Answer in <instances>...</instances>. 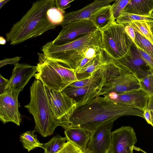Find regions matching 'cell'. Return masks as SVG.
Masks as SVG:
<instances>
[{
	"label": "cell",
	"mask_w": 153,
	"mask_h": 153,
	"mask_svg": "<svg viewBox=\"0 0 153 153\" xmlns=\"http://www.w3.org/2000/svg\"><path fill=\"white\" fill-rule=\"evenodd\" d=\"M126 116L143 118V111L99 96L76 108L68 120L62 127L65 129L81 128L91 132L107 122Z\"/></svg>",
	"instance_id": "6da1fadb"
},
{
	"label": "cell",
	"mask_w": 153,
	"mask_h": 153,
	"mask_svg": "<svg viewBox=\"0 0 153 153\" xmlns=\"http://www.w3.org/2000/svg\"><path fill=\"white\" fill-rule=\"evenodd\" d=\"M55 5V0L33 2L31 7L6 33L7 41L14 45L55 28L57 26L51 22L47 14L48 10Z\"/></svg>",
	"instance_id": "7a4b0ae2"
},
{
	"label": "cell",
	"mask_w": 153,
	"mask_h": 153,
	"mask_svg": "<svg viewBox=\"0 0 153 153\" xmlns=\"http://www.w3.org/2000/svg\"><path fill=\"white\" fill-rule=\"evenodd\" d=\"M101 32L98 29L70 42L60 45L52 41L46 43L41 51L47 58L61 63L75 69L84 57L87 49L94 47L101 49Z\"/></svg>",
	"instance_id": "3957f363"
},
{
	"label": "cell",
	"mask_w": 153,
	"mask_h": 153,
	"mask_svg": "<svg viewBox=\"0 0 153 153\" xmlns=\"http://www.w3.org/2000/svg\"><path fill=\"white\" fill-rule=\"evenodd\" d=\"M30 91V102L25 107L33 117L35 130L42 137H48L58 126L52 108L49 88L36 79Z\"/></svg>",
	"instance_id": "277c9868"
},
{
	"label": "cell",
	"mask_w": 153,
	"mask_h": 153,
	"mask_svg": "<svg viewBox=\"0 0 153 153\" xmlns=\"http://www.w3.org/2000/svg\"><path fill=\"white\" fill-rule=\"evenodd\" d=\"M37 71L34 75L48 88L62 91L71 84L78 81L74 69L38 53Z\"/></svg>",
	"instance_id": "5b68a950"
},
{
	"label": "cell",
	"mask_w": 153,
	"mask_h": 153,
	"mask_svg": "<svg viewBox=\"0 0 153 153\" xmlns=\"http://www.w3.org/2000/svg\"><path fill=\"white\" fill-rule=\"evenodd\" d=\"M101 32V49L114 60L127 53L133 43L126 32L123 25L115 22Z\"/></svg>",
	"instance_id": "8992f818"
},
{
	"label": "cell",
	"mask_w": 153,
	"mask_h": 153,
	"mask_svg": "<svg viewBox=\"0 0 153 153\" xmlns=\"http://www.w3.org/2000/svg\"><path fill=\"white\" fill-rule=\"evenodd\" d=\"M97 28L89 20H78L70 22L62 27L57 37L53 41L56 45L66 44L92 32Z\"/></svg>",
	"instance_id": "52a82bcc"
},
{
	"label": "cell",
	"mask_w": 153,
	"mask_h": 153,
	"mask_svg": "<svg viewBox=\"0 0 153 153\" xmlns=\"http://www.w3.org/2000/svg\"><path fill=\"white\" fill-rule=\"evenodd\" d=\"M114 60L117 65L133 74L139 79L153 71L141 56L134 43L127 53L119 59Z\"/></svg>",
	"instance_id": "ba28073f"
},
{
	"label": "cell",
	"mask_w": 153,
	"mask_h": 153,
	"mask_svg": "<svg viewBox=\"0 0 153 153\" xmlns=\"http://www.w3.org/2000/svg\"><path fill=\"white\" fill-rule=\"evenodd\" d=\"M19 93L7 88L0 94V120L4 124L11 122L20 125L22 119L18 100Z\"/></svg>",
	"instance_id": "9c48e42d"
},
{
	"label": "cell",
	"mask_w": 153,
	"mask_h": 153,
	"mask_svg": "<svg viewBox=\"0 0 153 153\" xmlns=\"http://www.w3.org/2000/svg\"><path fill=\"white\" fill-rule=\"evenodd\" d=\"M49 89L53 112L58 120V126L62 127L72 115L76 108V103L62 91Z\"/></svg>",
	"instance_id": "30bf717a"
},
{
	"label": "cell",
	"mask_w": 153,
	"mask_h": 153,
	"mask_svg": "<svg viewBox=\"0 0 153 153\" xmlns=\"http://www.w3.org/2000/svg\"><path fill=\"white\" fill-rule=\"evenodd\" d=\"M110 136L109 153H133L137 139L132 127L122 126L111 132Z\"/></svg>",
	"instance_id": "8fae6325"
},
{
	"label": "cell",
	"mask_w": 153,
	"mask_h": 153,
	"mask_svg": "<svg viewBox=\"0 0 153 153\" xmlns=\"http://www.w3.org/2000/svg\"><path fill=\"white\" fill-rule=\"evenodd\" d=\"M120 67L121 68L120 75L106 82L102 88L100 95L103 96L110 93L122 94L141 88L138 79L126 69Z\"/></svg>",
	"instance_id": "7c38bea8"
},
{
	"label": "cell",
	"mask_w": 153,
	"mask_h": 153,
	"mask_svg": "<svg viewBox=\"0 0 153 153\" xmlns=\"http://www.w3.org/2000/svg\"><path fill=\"white\" fill-rule=\"evenodd\" d=\"M115 121L107 122L91 133L86 148L88 153H106L109 147L111 130Z\"/></svg>",
	"instance_id": "4fadbf2b"
},
{
	"label": "cell",
	"mask_w": 153,
	"mask_h": 153,
	"mask_svg": "<svg viewBox=\"0 0 153 153\" xmlns=\"http://www.w3.org/2000/svg\"><path fill=\"white\" fill-rule=\"evenodd\" d=\"M107 100L143 111L147 108L149 95L141 88L117 94L110 93L103 96Z\"/></svg>",
	"instance_id": "5bb4252c"
},
{
	"label": "cell",
	"mask_w": 153,
	"mask_h": 153,
	"mask_svg": "<svg viewBox=\"0 0 153 153\" xmlns=\"http://www.w3.org/2000/svg\"><path fill=\"white\" fill-rule=\"evenodd\" d=\"M37 71V65L19 63L15 65L5 89L10 88L20 92Z\"/></svg>",
	"instance_id": "9a60e30c"
},
{
	"label": "cell",
	"mask_w": 153,
	"mask_h": 153,
	"mask_svg": "<svg viewBox=\"0 0 153 153\" xmlns=\"http://www.w3.org/2000/svg\"><path fill=\"white\" fill-rule=\"evenodd\" d=\"M106 83L80 87L68 85L62 91L75 101L77 108L100 96L102 88Z\"/></svg>",
	"instance_id": "2e32d148"
},
{
	"label": "cell",
	"mask_w": 153,
	"mask_h": 153,
	"mask_svg": "<svg viewBox=\"0 0 153 153\" xmlns=\"http://www.w3.org/2000/svg\"><path fill=\"white\" fill-rule=\"evenodd\" d=\"M114 0H95L90 4L79 10L66 13L63 22L62 27L68 23L78 20H89L97 11L101 7L110 5Z\"/></svg>",
	"instance_id": "e0dca14e"
},
{
	"label": "cell",
	"mask_w": 153,
	"mask_h": 153,
	"mask_svg": "<svg viewBox=\"0 0 153 153\" xmlns=\"http://www.w3.org/2000/svg\"><path fill=\"white\" fill-rule=\"evenodd\" d=\"M90 20L101 31L116 22L113 17L111 5L104 6L99 9L93 14Z\"/></svg>",
	"instance_id": "ac0fdd59"
},
{
	"label": "cell",
	"mask_w": 153,
	"mask_h": 153,
	"mask_svg": "<svg viewBox=\"0 0 153 153\" xmlns=\"http://www.w3.org/2000/svg\"><path fill=\"white\" fill-rule=\"evenodd\" d=\"M91 133L87 130L79 127L67 128L64 131L67 141H71L82 149L86 148Z\"/></svg>",
	"instance_id": "d6986e66"
},
{
	"label": "cell",
	"mask_w": 153,
	"mask_h": 153,
	"mask_svg": "<svg viewBox=\"0 0 153 153\" xmlns=\"http://www.w3.org/2000/svg\"><path fill=\"white\" fill-rule=\"evenodd\" d=\"M123 11L140 15L153 13V0H130Z\"/></svg>",
	"instance_id": "ffe728a7"
},
{
	"label": "cell",
	"mask_w": 153,
	"mask_h": 153,
	"mask_svg": "<svg viewBox=\"0 0 153 153\" xmlns=\"http://www.w3.org/2000/svg\"><path fill=\"white\" fill-rule=\"evenodd\" d=\"M109 57L104 51L100 50L94 58L93 62L90 65L76 73L78 81L91 76L95 71L102 67Z\"/></svg>",
	"instance_id": "44dd1931"
},
{
	"label": "cell",
	"mask_w": 153,
	"mask_h": 153,
	"mask_svg": "<svg viewBox=\"0 0 153 153\" xmlns=\"http://www.w3.org/2000/svg\"><path fill=\"white\" fill-rule=\"evenodd\" d=\"M35 129L27 131L22 134L20 136V140L24 148L28 152L37 147L42 148L44 144L41 143L38 140L37 135L34 134Z\"/></svg>",
	"instance_id": "7402d4cb"
},
{
	"label": "cell",
	"mask_w": 153,
	"mask_h": 153,
	"mask_svg": "<svg viewBox=\"0 0 153 153\" xmlns=\"http://www.w3.org/2000/svg\"><path fill=\"white\" fill-rule=\"evenodd\" d=\"M136 21L153 22V13L148 15H140L123 11L116 21L117 23L124 25Z\"/></svg>",
	"instance_id": "603a6c76"
},
{
	"label": "cell",
	"mask_w": 153,
	"mask_h": 153,
	"mask_svg": "<svg viewBox=\"0 0 153 153\" xmlns=\"http://www.w3.org/2000/svg\"><path fill=\"white\" fill-rule=\"evenodd\" d=\"M67 140L66 137H62L59 134L54 136L44 144L42 148L44 150V153H57L64 147Z\"/></svg>",
	"instance_id": "cb8c5ba5"
},
{
	"label": "cell",
	"mask_w": 153,
	"mask_h": 153,
	"mask_svg": "<svg viewBox=\"0 0 153 153\" xmlns=\"http://www.w3.org/2000/svg\"><path fill=\"white\" fill-rule=\"evenodd\" d=\"M152 23L146 21H136L129 25L135 31L142 35L153 45V34L151 28Z\"/></svg>",
	"instance_id": "d4e9b609"
},
{
	"label": "cell",
	"mask_w": 153,
	"mask_h": 153,
	"mask_svg": "<svg viewBox=\"0 0 153 153\" xmlns=\"http://www.w3.org/2000/svg\"><path fill=\"white\" fill-rule=\"evenodd\" d=\"M134 32L135 45L137 47L153 57V45L142 35L135 31Z\"/></svg>",
	"instance_id": "484cf974"
},
{
	"label": "cell",
	"mask_w": 153,
	"mask_h": 153,
	"mask_svg": "<svg viewBox=\"0 0 153 153\" xmlns=\"http://www.w3.org/2000/svg\"><path fill=\"white\" fill-rule=\"evenodd\" d=\"M47 14L51 22L57 26L62 24L65 15L61 10L56 7V5L48 10Z\"/></svg>",
	"instance_id": "4316f807"
},
{
	"label": "cell",
	"mask_w": 153,
	"mask_h": 153,
	"mask_svg": "<svg viewBox=\"0 0 153 153\" xmlns=\"http://www.w3.org/2000/svg\"><path fill=\"white\" fill-rule=\"evenodd\" d=\"M139 80L141 88L149 97L153 95V71Z\"/></svg>",
	"instance_id": "83f0119b"
},
{
	"label": "cell",
	"mask_w": 153,
	"mask_h": 153,
	"mask_svg": "<svg viewBox=\"0 0 153 153\" xmlns=\"http://www.w3.org/2000/svg\"><path fill=\"white\" fill-rule=\"evenodd\" d=\"M130 0H115L111 5L114 18L117 19Z\"/></svg>",
	"instance_id": "f1b7e54d"
},
{
	"label": "cell",
	"mask_w": 153,
	"mask_h": 153,
	"mask_svg": "<svg viewBox=\"0 0 153 153\" xmlns=\"http://www.w3.org/2000/svg\"><path fill=\"white\" fill-rule=\"evenodd\" d=\"M78 147L72 143L67 141L63 148L57 153H78Z\"/></svg>",
	"instance_id": "f546056e"
},
{
	"label": "cell",
	"mask_w": 153,
	"mask_h": 153,
	"mask_svg": "<svg viewBox=\"0 0 153 153\" xmlns=\"http://www.w3.org/2000/svg\"><path fill=\"white\" fill-rule=\"evenodd\" d=\"M74 0H55V4L56 7L61 10L63 13L65 14V10L69 7L70 3Z\"/></svg>",
	"instance_id": "4dcf8cb0"
},
{
	"label": "cell",
	"mask_w": 153,
	"mask_h": 153,
	"mask_svg": "<svg viewBox=\"0 0 153 153\" xmlns=\"http://www.w3.org/2000/svg\"><path fill=\"white\" fill-rule=\"evenodd\" d=\"M22 57L17 56L12 58H5L0 61V68L7 64L14 65L18 63Z\"/></svg>",
	"instance_id": "1f68e13d"
},
{
	"label": "cell",
	"mask_w": 153,
	"mask_h": 153,
	"mask_svg": "<svg viewBox=\"0 0 153 153\" xmlns=\"http://www.w3.org/2000/svg\"><path fill=\"white\" fill-rule=\"evenodd\" d=\"M101 49L91 47L88 48L84 53V57L89 59H91L96 56L99 51Z\"/></svg>",
	"instance_id": "d6a6232c"
},
{
	"label": "cell",
	"mask_w": 153,
	"mask_h": 153,
	"mask_svg": "<svg viewBox=\"0 0 153 153\" xmlns=\"http://www.w3.org/2000/svg\"><path fill=\"white\" fill-rule=\"evenodd\" d=\"M137 49L141 56L153 71V57L140 49L137 48Z\"/></svg>",
	"instance_id": "836d02e7"
},
{
	"label": "cell",
	"mask_w": 153,
	"mask_h": 153,
	"mask_svg": "<svg viewBox=\"0 0 153 153\" xmlns=\"http://www.w3.org/2000/svg\"><path fill=\"white\" fill-rule=\"evenodd\" d=\"M125 30L126 33L135 44V34L133 28L129 25H125Z\"/></svg>",
	"instance_id": "e575fe53"
},
{
	"label": "cell",
	"mask_w": 153,
	"mask_h": 153,
	"mask_svg": "<svg viewBox=\"0 0 153 153\" xmlns=\"http://www.w3.org/2000/svg\"><path fill=\"white\" fill-rule=\"evenodd\" d=\"M8 82V79L0 75V94H2L4 91Z\"/></svg>",
	"instance_id": "d590c367"
},
{
	"label": "cell",
	"mask_w": 153,
	"mask_h": 153,
	"mask_svg": "<svg viewBox=\"0 0 153 153\" xmlns=\"http://www.w3.org/2000/svg\"><path fill=\"white\" fill-rule=\"evenodd\" d=\"M143 118L146 122L151 126L152 125V117L150 111L146 108L143 111Z\"/></svg>",
	"instance_id": "8d00e7d4"
},
{
	"label": "cell",
	"mask_w": 153,
	"mask_h": 153,
	"mask_svg": "<svg viewBox=\"0 0 153 153\" xmlns=\"http://www.w3.org/2000/svg\"><path fill=\"white\" fill-rule=\"evenodd\" d=\"M146 108L150 112L152 117V126L153 127V95L149 97Z\"/></svg>",
	"instance_id": "74e56055"
},
{
	"label": "cell",
	"mask_w": 153,
	"mask_h": 153,
	"mask_svg": "<svg viewBox=\"0 0 153 153\" xmlns=\"http://www.w3.org/2000/svg\"><path fill=\"white\" fill-rule=\"evenodd\" d=\"M7 40L5 39L3 37L0 36V44L1 45H4L6 43Z\"/></svg>",
	"instance_id": "f35d334b"
},
{
	"label": "cell",
	"mask_w": 153,
	"mask_h": 153,
	"mask_svg": "<svg viewBox=\"0 0 153 153\" xmlns=\"http://www.w3.org/2000/svg\"><path fill=\"white\" fill-rule=\"evenodd\" d=\"M10 0H0V9L4 6L6 3L9 1Z\"/></svg>",
	"instance_id": "ab89813d"
},
{
	"label": "cell",
	"mask_w": 153,
	"mask_h": 153,
	"mask_svg": "<svg viewBox=\"0 0 153 153\" xmlns=\"http://www.w3.org/2000/svg\"><path fill=\"white\" fill-rule=\"evenodd\" d=\"M78 153H88L86 148L84 149H82L78 147Z\"/></svg>",
	"instance_id": "60d3db41"
},
{
	"label": "cell",
	"mask_w": 153,
	"mask_h": 153,
	"mask_svg": "<svg viewBox=\"0 0 153 153\" xmlns=\"http://www.w3.org/2000/svg\"><path fill=\"white\" fill-rule=\"evenodd\" d=\"M151 28L153 34V22H152V25H151Z\"/></svg>",
	"instance_id": "b9f144b4"
},
{
	"label": "cell",
	"mask_w": 153,
	"mask_h": 153,
	"mask_svg": "<svg viewBox=\"0 0 153 153\" xmlns=\"http://www.w3.org/2000/svg\"><path fill=\"white\" fill-rule=\"evenodd\" d=\"M106 153H109V152L108 149V150L107 151V152H106Z\"/></svg>",
	"instance_id": "7bdbcfd3"
}]
</instances>
